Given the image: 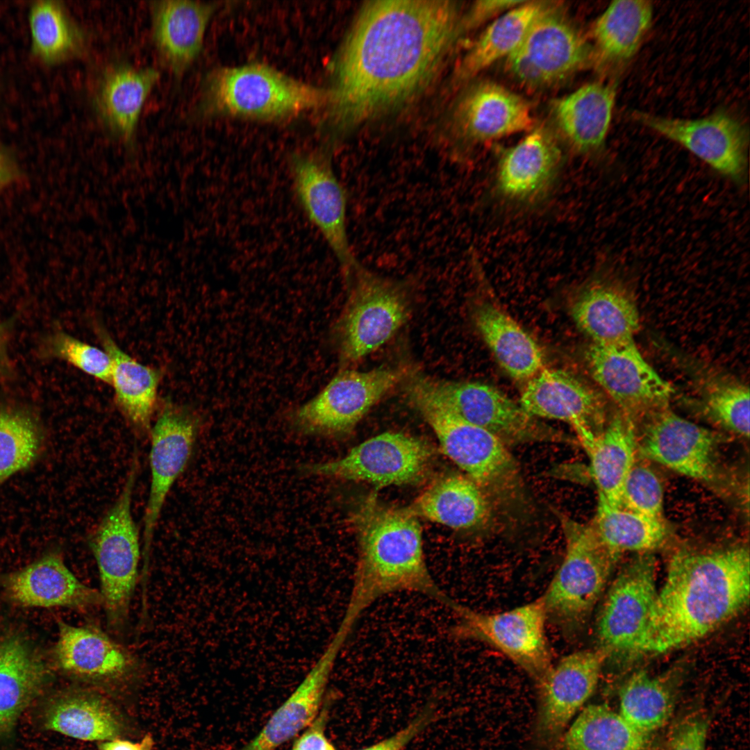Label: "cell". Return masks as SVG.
<instances>
[{
	"label": "cell",
	"mask_w": 750,
	"mask_h": 750,
	"mask_svg": "<svg viewBox=\"0 0 750 750\" xmlns=\"http://www.w3.org/2000/svg\"><path fill=\"white\" fill-rule=\"evenodd\" d=\"M676 700V691L669 678L639 671L621 688L618 712L636 730L650 735L669 722Z\"/></svg>",
	"instance_id": "obj_42"
},
{
	"label": "cell",
	"mask_w": 750,
	"mask_h": 750,
	"mask_svg": "<svg viewBox=\"0 0 750 750\" xmlns=\"http://www.w3.org/2000/svg\"><path fill=\"white\" fill-rule=\"evenodd\" d=\"M40 354L44 358L65 361L81 372L110 384L111 362L104 351L81 341L61 330H56L42 339Z\"/></svg>",
	"instance_id": "obj_45"
},
{
	"label": "cell",
	"mask_w": 750,
	"mask_h": 750,
	"mask_svg": "<svg viewBox=\"0 0 750 750\" xmlns=\"http://www.w3.org/2000/svg\"><path fill=\"white\" fill-rule=\"evenodd\" d=\"M406 380L408 397L438 403L463 420L489 431L506 446L576 443L560 431L538 423L519 405L490 385L438 380L413 371L409 372Z\"/></svg>",
	"instance_id": "obj_6"
},
{
	"label": "cell",
	"mask_w": 750,
	"mask_h": 750,
	"mask_svg": "<svg viewBox=\"0 0 750 750\" xmlns=\"http://www.w3.org/2000/svg\"><path fill=\"white\" fill-rule=\"evenodd\" d=\"M160 76L153 67L116 60L97 77L92 96L95 112L106 130L128 147L133 145L142 108Z\"/></svg>",
	"instance_id": "obj_25"
},
{
	"label": "cell",
	"mask_w": 750,
	"mask_h": 750,
	"mask_svg": "<svg viewBox=\"0 0 750 750\" xmlns=\"http://www.w3.org/2000/svg\"><path fill=\"white\" fill-rule=\"evenodd\" d=\"M708 731L707 717L699 711L690 712L671 728L666 750H706Z\"/></svg>",
	"instance_id": "obj_47"
},
{
	"label": "cell",
	"mask_w": 750,
	"mask_h": 750,
	"mask_svg": "<svg viewBox=\"0 0 750 750\" xmlns=\"http://www.w3.org/2000/svg\"><path fill=\"white\" fill-rule=\"evenodd\" d=\"M31 52L48 65L83 56L88 35L66 7L57 1H38L28 13Z\"/></svg>",
	"instance_id": "obj_38"
},
{
	"label": "cell",
	"mask_w": 750,
	"mask_h": 750,
	"mask_svg": "<svg viewBox=\"0 0 750 750\" xmlns=\"http://www.w3.org/2000/svg\"><path fill=\"white\" fill-rule=\"evenodd\" d=\"M4 583L9 597L25 606L88 609L103 603L100 592L80 581L58 552L10 574Z\"/></svg>",
	"instance_id": "obj_30"
},
{
	"label": "cell",
	"mask_w": 750,
	"mask_h": 750,
	"mask_svg": "<svg viewBox=\"0 0 750 750\" xmlns=\"http://www.w3.org/2000/svg\"><path fill=\"white\" fill-rule=\"evenodd\" d=\"M597 537L612 553H649L667 540L664 519L652 518L598 499L597 512L590 524Z\"/></svg>",
	"instance_id": "obj_40"
},
{
	"label": "cell",
	"mask_w": 750,
	"mask_h": 750,
	"mask_svg": "<svg viewBox=\"0 0 750 750\" xmlns=\"http://www.w3.org/2000/svg\"><path fill=\"white\" fill-rule=\"evenodd\" d=\"M550 3L524 1L493 21L465 56L460 67L461 78H469L496 61L506 58L519 44L529 27Z\"/></svg>",
	"instance_id": "obj_39"
},
{
	"label": "cell",
	"mask_w": 750,
	"mask_h": 750,
	"mask_svg": "<svg viewBox=\"0 0 750 750\" xmlns=\"http://www.w3.org/2000/svg\"><path fill=\"white\" fill-rule=\"evenodd\" d=\"M637 442L631 416L622 412L606 424L585 451L598 499L620 507L624 483L635 465Z\"/></svg>",
	"instance_id": "obj_36"
},
{
	"label": "cell",
	"mask_w": 750,
	"mask_h": 750,
	"mask_svg": "<svg viewBox=\"0 0 750 750\" xmlns=\"http://www.w3.org/2000/svg\"><path fill=\"white\" fill-rule=\"evenodd\" d=\"M749 594L748 549L677 552L632 651L662 653L694 642L738 615Z\"/></svg>",
	"instance_id": "obj_2"
},
{
	"label": "cell",
	"mask_w": 750,
	"mask_h": 750,
	"mask_svg": "<svg viewBox=\"0 0 750 750\" xmlns=\"http://www.w3.org/2000/svg\"><path fill=\"white\" fill-rule=\"evenodd\" d=\"M519 406L532 417L556 419L570 425L585 451L606 426L600 395L560 369L543 368L530 379Z\"/></svg>",
	"instance_id": "obj_20"
},
{
	"label": "cell",
	"mask_w": 750,
	"mask_h": 750,
	"mask_svg": "<svg viewBox=\"0 0 750 750\" xmlns=\"http://www.w3.org/2000/svg\"><path fill=\"white\" fill-rule=\"evenodd\" d=\"M347 636L336 631L303 679L258 734L238 750H276L301 733L317 716L328 682Z\"/></svg>",
	"instance_id": "obj_26"
},
{
	"label": "cell",
	"mask_w": 750,
	"mask_h": 750,
	"mask_svg": "<svg viewBox=\"0 0 750 750\" xmlns=\"http://www.w3.org/2000/svg\"><path fill=\"white\" fill-rule=\"evenodd\" d=\"M328 91L262 63L217 68L206 77L204 112L277 119L327 105Z\"/></svg>",
	"instance_id": "obj_5"
},
{
	"label": "cell",
	"mask_w": 750,
	"mask_h": 750,
	"mask_svg": "<svg viewBox=\"0 0 750 750\" xmlns=\"http://www.w3.org/2000/svg\"><path fill=\"white\" fill-rule=\"evenodd\" d=\"M44 726L65 736L83 741H106L126 730L122 712L106 696L87 688L60 692L48 703Z\"/></svg>",
	"instance_id": "obj_32"
},
{
	"label": "cell",
	"mask_w": 750,
	"mask_h": 750,
	"mask_svg": "<svg viewBox=\"0 0 750 750\" xmlns=\"http://www.w3.org/2000/svg\"><path fill=\"white\" fill-rule=\"evenodd\" d=\"M434 717L433 708L426 707L406 726L392 735L358 750H403L431 724Z\"/></svg>",
	"instance_id": "obj_48"
},
{
	"label": "cell",
	"mask_w": 750,
	"mask_h": 750,
	"mask_svg": "<svg viewBox=\"0 0 750 750\" xmlns=\"http://www.w3.org/2000/svg\"><path fill=\"white\" fill-rule=\"evenodd\" d=\"M570 311L578 327L597 345L634 340L640 328L633 294L622 281L606 272H599L576 288Z\"/></svg>",
	"instance_id": "obj_23"
},
{
	"label": "cell",
	"mask_w": 750,
	"mask_h": 750,
	"mask_svg": "<svg viewBox=\"0 0 750 750\" xmlns=\"http://www.w3.org/2000/svg\"><path fill=\"white\" fill-rule=\"evenodd\" d=\"M456 117L462 137L474 144L531 131L533 126L528 102L490 81L479 82L467 91L458 104Z\"/></svg>",
	"instance_id": "obj_27"
},
{
	"label": "cell",
	"mask_w": 750,
	"mask_h": 750,
	"mask_svg": "<svg viewBox=\"0 0 750 750\" xmlns=\"http://www.w3.org/2000/svg\"><path fill=\"white\" fill-rule=\"evenodd\" d=\"M353 522L358 557L344 619L355 625L376 599L398 592H419L451 606L454 601L428 569L418 517L407 508L388 506L369 495L356 508Z\"/></svg>",
	"instance_id": "obj_3"
},
{
	"label": "cell",
	"mask_w": 750,
	"mask_h": 750,
	"mask_svg": "<svg viewBox=\"0 0 750 750\" xmlns=\"http://www.w3.org/2000/svg\"><path fill=\"white\" fill-rule=\"evenodd\" d=\"M663 488L649 467L635 464L624 483L620 507L652 518L663 519Z\"/></svg>",
	"instance_id": "obj_46"
},
{
	"label": "cell",
	"mask_w": 750,
	"mask_h": 750,
	"mask_svg": "<svg viewBox=\"0 0 750 750\" xmlns=\"http://www.w3.org/2000/svg\"><path fill=\"white\" fill-rule=\"evenodd\" d=\"M290 172L297 200L338 260L344 276L358 262L347 229V196L329 155L322 152L293 156Z\"/></svg>",
	"instance_id": "obj_16"
},
{
	"label": "cell",
	"mask_w": 750,
	"mask_h": 750,
	"mask_svg": "<svg viewBox=\"0 0 750 750\" xmlns=\"http://www.w3.org/2000/svg\"><path fill=\"white\" fill-rule=\"evenodd\" d=\"M650 735L602 704L585 707L568 728L565 750H651Z\"/></svg>",
	"instance_id": "obj_41"
},
{
	"label": "cell",
	"mask_w": 750,
	"mask_h": 750,
	"mask_svg": "<svg viewBox=\"0 0 750 750\" xmlns=\"http://www.w3.org/2000/svg\"><path fill=\"white\" fill-rule=\"evenodd\" d=\"M344 278L349 296L335 333L342 359L353 362L379 348L403 326L409 298L404 283L372 272L359 262Z\"/></svg>",
	"instance_id": "obj_9"
},
{
	"label": "cell",
	"mask_w": 750,
	"mask_h": 750,
	"mask_svg": "<svg viewBox=\"0 0 750 750\" xmlns=\"http://www.w3.org/2000/svg\"><path fill=\"white\" fill-rule=\"evenodd\" d=\"M133 456L119 495L89 535L102 606L113 629L122 628L127 620L138 576L141 550L131 503L140 463L138 454Z\"/></svg>",
	"instance_id": "obj_7"
},
{
	"label": "cell",
	"mask_w": 750,
	"mask_h": 750,
	"mask_svg": "<svg viewBox=\"0 0 750 750\" xmlns=\"http://www.w3.org/2000/svg\"><path fill=\"white\" fill-rule=\"evenodd\" d=\"M652 19L649 1L611 2L592 27L594 62L613 70L625 67L638 52Z\"/></svg>",
	"instance_id": "obj_34"
},
{
	"label": "cell",
	"mask_w": 750,
	"mask_h": 750,
	"mask_svg": "<svg viewBox=\"0 0 750 750\" xmlns=\"http://www.w3.org/2000/svg\"><path fill=\"white\" fill-rule=\"evenodd\" d=\"M328 706L322 708L315 719L300 733L291 750H338L326 735Z\"/></svg>",
	"instance_id": "obj_49"
},
{
	"label": "cell",
	"mask_w": 750,
	"mask_h": 750,
	"mask_svg": "<svg viewBox=\"0 0 750 750\" xmlns=\"http://www.w3.org/2000/svg\"><path fill=\"white\" fill-rule=\"evenodd\" d=\"M433 456L426 442L400 432H385L351 449L344 457L307 467L310 473L371 483L377 488L416 483Z\"/></svg>",
	"instance_id": "obj_14"
},
{
	"label": "cell",
	"mask_w": 750,
	"mask_h": 750,
	"mask_svg": "<svg viewBox=\"0 0 750 750\" xmlns=\"http://www.w3.org/2000/svg\"><path fill=\"white\" fill-rule=\"evenodd\" d=\"M153 740L147 734L138 742L122 740L119 738L101 742L99 750H153Z\"/></svg>",
	"instance_id": "obj_53"
},
{
	"label": "cell",
	"mask_w": 750,
	"mask_h": 750,
	"mask_svg": "<svg viewBox=\"0 0 750 750\" xmlns=\"http://www.w3.org/2000/svg\"><path fill=\"white\" fill-rule=\"evenodd\" d=\"M199 426L190 408L165 401L150 431L151 485L144 510L142 555L148 563L153 533L166 498L191 458Z\"/></svg>",
	"instance_id": "obj_17"
},
{
	"label": "cell",
	"mask_w": 750,
	"mask_h": 750,
	"mask_svg": "<svg viewBox=\"0 0 750 750\" xmlns=\"http://www.w3.org/2000/svg\"><path fill=\"white\" fill-rule=\"evenodd\" d=\"M606 655L581 650L562 658L538 682L537 729L546 741L556 739L595 690Z\"/></svg>",
	"instance_id": "obj_22"
},
{
	"label": "cell",
	"mask_w": 750,
	"mask_h": 750,
	"mask_svg": "<svg viewBox=\"0 0 750 750\" xmlns=\"http://www.w3.org/2000/svg\"><path fill=\"white\" fill-rule=\"evenodd\" d=\"M594 62L593 47L576 26L549 5L506 58L511 75L527 86L558 83Z\"/></svg>",
	"instance_id": "obj_10"
},
{
	"label": "cell",
	"mask_w": 750,
	"mask_h": 750,
	"mask_svg": "<svg viewBox=\"0 0 750 750\" xmlns=\"http://www.w3.org/2000/svg\"><path fill=\"white\" fill-rule=\"evenodd\" d=\"M412 406L434 431L443 453L467 473L495 508L523 511L528 506L521 472L502 441L435 402L418 399Z\"/></svg>",
	"instance_id": "obj_4"
},
{
	"label": "cell",
	"mask_w": 750,
	"mask_h": 750,
	"mask_svg": "<svg viewBox=\"0 0 750 750\" xmlns=\"http://www.w3.org/2000/svg\"><path fill=\"white\" fill-rule=\"evenodd\" d=\"M24 176L14 153L0 144V194L20 181Z\"/></svg>",
	"instance_id": "obj_52"
},
{
	"label": "cell",
	"mask_w": 750,
	"mask_h": 750,
	"mask_svg": "<svg viewBox=\"0 0 750 750\" xmlns=\"http://www.w3.org/2000/svg\"><path fill=\"white\" fill-rule=\"evenodd\" d=\"M629 117L682 145L735 183L745 182L749 129L732 114L720 110L700 119H682L633 110Z\"/></svg>",
	"instance_id": "obj_15"
},
{
	"label": "cell",
	"mask_w": 750,
	"mask_h": 750,
	"mask_svg": "<svg viewBox=\"0 0 750 750\" xmlns=\"http://www.w3.org/2000/svg\"><path fill=\"white\" fill-rule=\"evenodd\" d=\"M43 438L41 424L32 411L0 403V484L36 460Z\"/></svg>",
	"instance_id": "obj_43"
},
{
	"label": "cell",
	"mask_w": 750,
	"mask_h": 750,
	"mask_svg": "<svg viewBox=\"0 0 750 750\" xmlns=\"http://www.w3.org/2000/svg\"><path fill=\"white\" fill-rule=\"evenodd\" d=\"M444 1L364 6L340 51L328 104L340 124H357L405 102L433 74L460 31Z\"/></svg>",
	"instance_id": "obj_1"
},
{
	"label": "cell",
	"mask_w": 750,
	"mask_h": 750,
	"mask_svg": "<svg viewBox=\"0 0 750 750\" xmlns=\"http://www.w3.org/2000/svg\"><path fill=\"white\" fill-rule=\"evenodd\" d=\"M409 372L406 367H381L367 372H340L296 409L294 426L310 435L347 433L386 393L406 379Z\"/></svg>",
	"instance_id": "obj_13"
},
{
	"label": "cell",
	"mask_w": 750,
	"mask_h": 750,
	"mask_svg": "<svg viewBox=\"0 0 750 750\" xmlns=\"http://www.w3.org/2000/svg\"><path fill=\"white\" fill-rule=\"evenodd\" d=\"M92 324L110 359V385L117 408L136 434L149 435L163 371L138 362L117 345L99 322L94 321Z\"/></svg>",
	"instance_id": "obj_31"
},
{
	"label": "cell",
	"mask_w": 750,
	"mask_h": 750,
	"mask_svg": "<svg viewBox=\"0 0 750 750\" xmlns=\"http://www.w3.org/2000/svg\"><path fill=\"white\" fill-rule=\"evenodd\" d=\"M417 517L458 530L477 529L491 522L494 506L469 477L438 479L407 508Z\"/></svg>",
	"instance_id": "obj_33"
},
{
	"label": "cell",
	"mask_w": 750,
	"mask_h": 750,
	"mask_svg": "<svg viewBox=\"0 0 750 750\" xmlns=\"http://www.w3.org/2000/svg\"><path fill=\"white\" fill-rule=\"evenodd\" d=\"M703 398V410L712 422L738 435L749 437V390L728 380L715 381Z\"/></svg>",
	"instance_id": "obj_44"
},
{
	"label": "cell",
	"mask_w": 750,
	"mask_h": 750,
	"mask_svg": "<svg viewBox=\"0 0 750 750\" xmlns=\"http://www.w3.org/2000/svg\"><path fill=\"white\" fill-rule=\"evenodd\" d=\"M615 97V83L593 81L553 102L556 124L575 153L594 159L603 154Z\"/></svg>",
	"instance_id": "obj_29"
},
{
	"label": "cell",
	"mask_w": 750,
	"mask_h": 750,
	"mask_svg": "<svg viewBox=\"0 0 750 750\" xmlns=\"http://www.w3.org/2000/svg\"><path fill=\"white\" fill-rule=\"evenodd\" d=\"M44 664L22 638H0V736L9 735L47 680Z\"/></svg>",
	"instance_id": "obj_35"
},
{
	"label": "cell",
	"mask_w": 750,
	"mask_h": 750,
	"mask_svg": "<svg viewBox=\"0 0 750 750\" xmlns=\"http://www.w3.org/2000/svg\"><path fill=\"white\" fill-rule=\"evenodd\" d=\"M474 323L501 367L513 378L530 380L543 369L542 353L533 338L490 302L476 308Z\"/></svg>",
	"instance_id": "obj_37"
},
{
	"label": "cell",
	"mask_w": 750,
	"mask_h": 750,
	"mask_svg": "<svg viewBox=\"0 0 750 750\" xmlns=\"http://www.w3.org/2000/svg\"><path fill=\"white\" fill-rule=\"evenodd\" d=\"M586 358L594 381L629 416L666 407L674 392L646 361L635 340L609 346L592 344Z\"/></svg>",
	"instance_id": "obj_18"
},
{
	"label": "cell",
	"mask_w": 750,
	"mask_h": 750,
	"mask_svg": "<svg viewBox=\"0 0 750 750\" xmlns=\"http://www.w3.org/2000/svg\"><path fill=\"white\" fill-rule=\"evenodd\" d=\"M650 415L637 442L640 453L682 475L712 481L715 475L717 435L666 407Z\"/></svg>",
	"instance_id": "obj_21"
},
{
	"label": "cell",
	"mask_w": 750,
	"mask_h": 750,
	"mask_svg": "<svg viewBox=\"0 0 750 750\" xmlns=\"http://www.w3.org/2000/svg\"><path fill=\"white\" fill-rule=\"evenodd\" d=\"M563 153L546 128L531 130L497 160L490 195L511 211L538 210L550 199L563 166Z\"/></svg>",
	"instance_id": "obj_12"
},
{
	"label": "cell",
	"mask_w": 750,
	"mask_h": 750,
	"mask_svg": "<svg viewBox=\"0 0 750 750\" xmlns=\"http://www.w3.org/2000/svg\"><path fill=\"white\" fill-rule=\"evenodd\" d=\"M658 590L656 561L649 553L630 562L612 582L603 604L597 627L598 649H633L642 633Z\"/></svg>",
	"instance_id": "obj_19"
},
{
	"label": "cell",
	"mask_w": 750,
	"mask_h": 750,
	"mask_svg": "<svg viewBox=\"0 0 750 750\" xmlns=\"http://www.w3.org/2000/svg\"><path fill=\"white\" fill-rule=\"evenodd\" d=\"M525 1H479L472 6L465 24L467 27L478 25L493 17L506 12Z\"/></svg>",
	"instance_id": "obj_50"
},
{
	"label": "cell",
	"mask_w": 750,
	"mask_h": 750,
	"mask_svg": "<svg viewBox=\"0 0 750 750\" xmlns=\"http://www.w3.org/2000/svg\"><path fill=\"white\" fill-rule=\"evenodd\" d=\"M151 35L160 60L181 77L199 55L215 10L210 3L188 0L151 2Z\"/></svg>",
	"instance_id": "obj_28"
},
{
	"label": "cell",
	"mask_w": 750,
	"mask_h": 750,
	"mask_svg": "<svg viewBox=\"0 0 750 750\" xmlns=\"http://www.w3.org/2000/svg\"><path fill=\"white\" fill-rule=\"evenodd\" d=\"M458 616L454 634L476 639L503 653L538 682L551 668L545 631L548 618L542 597L494 613L481 612L454 602Z\"/></svg>",
	"instance_id": "obj_11"
},
{
	"label": "cell",
	"mask_w": 750,
	"mask_h": 750,
	"mask_svg": "<svg viewBox=\"0 0 750 750\" xmlns=\"http://www.w3.org/2000/svg\"><path fill=\"white\" fill-rule=\"evenodd\" d=\"M559 518L565 555L542 597L547 617L565 629L574 630L586 621L619 556L603 545L590 524L561 514Z\"/></svg>",
	"instance_id": "obj_8"
},
{
	"label": "cell",
	"mask_w": 750,
	"mask_h": 750,
	"mask_svg": "<svg viewBox=\"0 0 750 750\" xmlns=\"http://www.w3.org/2000/svg\"><path fill=\"white\" fill-rule=\"evenodd\" d=\"M55 655L63 672L99 686L123 683L133 678L138 667L128 650L92 626L60 622Z\"/></svg>",
	"instance_id": "obj_24"
},
{
	"label": "cell",
	"mask_w": 750,
	"mask_h": 750,
	"mask_svg": "<svg viewBox=\"0 0 750 750\" xmlns=\"http://www.w3.org/2000/svg\"><path fill=\"white\" fill-rule=\"evenodd\" d=\"M17 315L0 322V380H9L15 371L9 356V345L14 333Z\"/></svg>",
	"instance_id": "obj_51"
}]
</instances>
